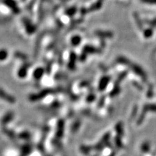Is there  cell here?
Listing matches in <instances>:
<instances>
[{
    "label": "cell",
    "instance_id": "cell-1",
    "mask_svg": "<svg viewBox=\"0 0 156 156\" xmlns=\"http://www.w3.org/2000/svg\"><path fill=\"white\" fill-rule=\"evenodd\" d=\"M72 41L73 44L77 45V44H79L80 42V37H76L72 38Z\"/></svg>",
    "mask_w": 156,
    "mask_h": 156
},
{
    "label": "cell",
    "instance_id": "cell-2",
    "mask_svg": "<svg viewBox=\"0 0 156 156\" xmlns=\"http://www.w3.org/2000/svg\"><path fill=\"white\" fill-rule=\"evenodd\" d=\"M36 73H35V74H36V77H37V78H38L40 77L42 75V70H41V69H38V70H37V71L35 72Z\"/></svg>",
    "mask_w": 156,
    "mask_h": 156
}]
</instances>
